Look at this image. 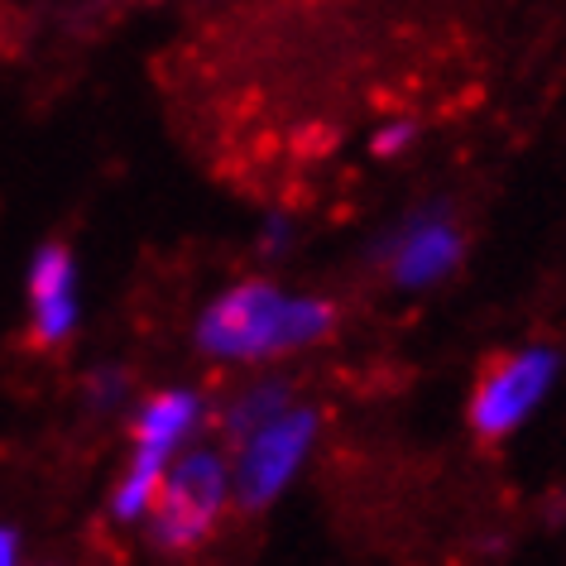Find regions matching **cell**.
I'll return each instance as SVG.
<instances>
[{"mask_svg":"<svg viewBox=\"0 0 566 566\" xmlns=\"http://www.w3.org/2000/svg\"><path fill=\"white\" fill-rule=\"evenodd\" d=\"M336 332V307L327 298H293L264 279H245L226 289L197 317V350L211 360L254 365L283 350L317 346Z\"/></svg>","mask_w":566,"mask_h":566,"instance_id":"cell-1","label":"cell"},{"mask_svg":"<svg viewBox=\"0 0 566 566\" xmlns=\"http://www.w3.org/2000/svg\"><path fill=\"white\" fill-rule=\"evenodd\" d=\"M0 566H20V537L0 528Z\"/></svg>","mask_w":566,"mask_h":566,"instance_id":"cell-10","label":"cell"},{"mask_svg":"<svg viewBox=\"0 0 566 566\" xmlns=\"http://www.w3.org/2000/svg\"><path fill=\"white\" fill-rule=\"evenodd\" d=\"M202 418V399L188 389H164L139 408V422H135V457L125 465L116 494H111V514L120 523H135L145 518L154 500H159V485L174 465V451L188 442V432L197 428Z\"/></svg>","mask_w":566,"mask_h":566,"instance_id":"cell-2","label":"cell"},{"mask_svg":"<svg viewBox=\"0 0 566 566\" xmlns=\"http://www.w3.org/2000/svg\"><path fill=\"white\" fill-rule=\"evenodd\" d=\"M226 494H231V471L217 451H188L178 465H168L159 500L149 509L154 547L188 552L217 528Z\"/></svg>","mask_w":566,"mask_h":566,"instance_id":"cell-3","label":"cell"},{"mask_svg":"<svg viewBox=\"0 0 566 566\" xmlns=\"http://www.w3.org/2000/svg\"><path fill=\"white\" fill-rule=\"evenodd\" d=\"M379 254H385V274L394 289L403 293L437 289L461 264V226L447 207H422L385 240Z\"/></svg>","mask_w":566,"mask_h":566,"instance_id":"cell-6","label":"cell"},{"mask_svg":"<svg viewBox=\"0 0 566 566\" xmlns=\"http://www.w3.org/2000/svg\"><path fill=\"white\" fill-rule=\"evenodd\" d=\"M30 303H34V336L44 346L63 342V336L77 327V264L59 240H49V245L34 250Z\"/></svg>","mask_w":566,"mask_h":566,"instance_id":"cell-7","label":"cell"},{"mask_svg":"<svg viewBox=\"0 0 566 566\" xmlns=\"http://www.w3.org/2000/svg\"><path fill=\"white\" fill-rule=\"evenodd\" d=\"M562 375V356L552 346H523L509 350L485 370V379L471 394V428L485 442H500L514 428L528 422V413L552 394Z\"/></svg>","mask_w":566,"mask_h":566,"instance_id":"cell-5","label":"cell"},{"mask_svg":"<svg viewBox=\"0 0 566 566\" xmlns=\"http://www.w3.org/2000/svg\"><path fill=\"white\" fill-rule=\"evenodd\" d=\"M120 399V375H96V403H116Z\"/></svg>","mask_w":566,"mask_h":566,"instance_id":"cell-11","label":"cell"},{"mask_svg":"<svg viewBox=\"0 0 566 566\" xmlns=\"http://www.w3.org/2000/svg\"><path fill=\"white\" fill-rule=\"evenodd\" d=\"M283 408H289V385H254L226 408V432H231V442L240 447L254 428H264L269 418H279Z\"/></svg>","mask_w":566,"mask_h":566,"instance_id":"cell-8","label":"cell"},{"mask_svg":"<svg viewBox=\"0 0 566 566\" xmlns=\"http://www.w3.org/2000/svg\"><path fill=\"white\" fill-rule=\"evenodd\" d=\"M317 442V413L313 408H283L264 428H254L240 442V461L231 471V494L240 509H264L274 504L283 485L303 471L307 451Z\"/></svg>","mask_w":566,"mask_h":566,"instance_id":"cell-4","label":"cell"},{"mask_svg":"<svg viewBox=\"0 0 566 566\" xmlns=\"http://www.w3.org/2000/svg\"><path fill=\"white\" fill-rule=\"evenodd\" d=\"M418 139V125L408 120V116H394V120H385L379 130L370 135V149L379 154V159H399V154L408 149Z\"/></svg>","mask_w":566,"mask_h":566,"instance_id":"cell-9","label":"cell"}]
</instances>
